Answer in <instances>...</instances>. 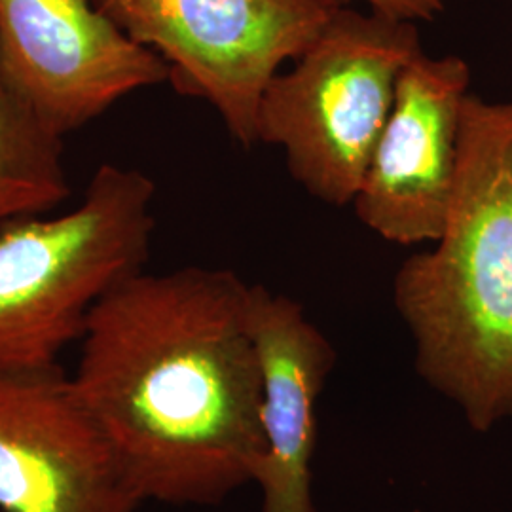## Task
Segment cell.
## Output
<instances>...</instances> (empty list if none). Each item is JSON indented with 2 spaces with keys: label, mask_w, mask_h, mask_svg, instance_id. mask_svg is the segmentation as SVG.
Masks as SVG:
<instances>
[{
  "label": "cell",
  "mask_w": 512,
  "mask_h": 512,
  "mask_svg": "<svg viewBox=\"0 0 512 512\" xmlns=\"http://www.w3.org/2000/svg\"><path fill=\"white\" fill-rule=\"evenodd\" d=\"M126 37L160 55L169 84L205 101L239 147L256 145L268 82L340 8L336 0H90Z\"/></svg>",
  "instance_id": "5"
},
{
  "label": "cell",
  "mask_w": 512,
  "mask_h": 512,
  "mask_svg": "<svg viewBox=\"0 0 512 512\" xmlns=\"http://www.w3.org/2000/svg\"><path fill=\"white\" fill-rule=\"evenodd\" d=\"M393 304L418 374L471 429L512 420V99L467 95L444 230L401 264Z\"/></svg>",
  "instance_id": "2"
},
{
  "label": "cell",
  "mask_w": 512,
  "mask_h": 512,
  "mask_svg": "<svg viewBox=\"0 0 512 512\" xmlns=\"http://www.w3.org/2000/svg\"><path fill=\"white\" fill-rule=\"evenodd\" d=\"M154 196L147 173L101 164L73 211L0 226V370L59 366L101 298L145 272Z\"/></svg>",
  "instance_id": "3"
},
{
  "label": "cell",
  "mask_w": 512,
  "mask_h": 512,
  "mask_svg": "<svg viewBox=\"0 0 512 512\" xmlns=\"http://www.w3.org/2000/svg\"><path fill=\"white\" fill-rule=\"evenodd\" d=\"M249 330L264 393L266 454L255 475L264 512H317L311 499L315 403L336 351L296 300L264 285H251Z\"/></svg>",
  "instance_id": "9"
},
{
  "label": "cell",
  "mask_w": 512,
  "mask_h": 512,
  "mask_svg": "<svg viewBox=\"0 0 512 512\" xmlns=\"http://www.w3.org/2000/svg\"><path fill=\"white\" fill-rule=\"evenodd\" d=\"M63 139L0 65V226L69 200Z\"/></svg>",
  "instance_id": "10"
},
{
  "label": "cell",
  "mask_w": 512,
  "mask_h": 512,
  "mask_svg": "<svg viewBox=\"0 0 512 512\" xmlns=\"http://www.w3.org/2000/svg\"><path fill=\"white\" fill-rule=\"evenodd\" d=\"M423 52L412 21L336 8L268 82L256 145L283 150L296 183L332 207L351 205L389 118L404 67Z\"/></svg>",
  "instance_id": "4"
},
{
  "label": "cell",
  "mask_w": 512,
  "mask_h": 512,
  "mask_svg": "<svg viewBox=\"0 0 512 512\" xmlns=\"http://www.w3.org/2000/svg\"><path fill=\"white\" fill-rule=\"evenodd\" d=\"M473 73L459 55L420 52L399 76L395 101L353 200L361 224L397 245L440 238L458 167L461 112Z\"/></svg>",
  "instance_id": "8"
},
{
  "label": "cell",
  "mask_w": 512,
  "mask_h": 512,
  "mask_svg": "<svg viewBox=\"0 0 512 512\" xmlns=\"http://www.w3.org/2000/svg\"><path fill=\"white\" fill-rule=\"evenodd\" d=\"M143 503L61 366L0 370V511L137 512Z\"/></svg>",
  "instance_id": "6"
},
{
  "label": "cell",
  "mask_w": 512,
  "mask_h": 512,
  "mask_svg": "<svg viewBox=\"0 0 512 512\" xmlns=\"http://www.w3.org/2000/svg\"><path fill=\"white\" fill-rule=\"evenodd\" d=\"M251 285L226 268L131 275L93 308L71 378L143 501L219 505L266 454Z\"/></svg>",
  "instance_id": "1"
},
{
  "label": "cell",
  "mask_w": 512,
  "mask_h": 512,
  "mask_svg": "<svg viewBox=\"0 0 512 512\" xmlns=\"http://www.w3.org/2000/svg\"><path fill=\"white\" fill-rule=\"evenodd\" d=\"M0 65L63 137L169 82L164 59L90 0H0Z\"/></svg>",
  "instance_id": "7"
}]
</instances>
